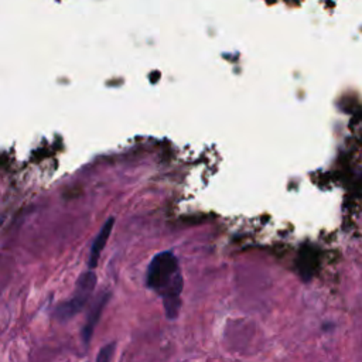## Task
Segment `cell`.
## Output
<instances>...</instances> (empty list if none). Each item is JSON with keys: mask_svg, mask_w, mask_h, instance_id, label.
I'll return each instance as SVG.
<instances>
[{"mask_svg": "<svg viewBox=\"0 0 362 362\" xmlns=\"http://www.w3.org/2000/svg\"><path fill=\"white\" fill-rule=\"evenodd\" d=\"M146 286L163 298L167 318L174 320L181 305L180 294L182 291V276L178 259L173 252L164 250L151 259L147 267Z\"/></svg>", "mask_w": 362, "mask_h": 362, "instance_id": "obj_1", "label": "cell"}, {"mask_svg": "<svg viewBox=\"0 0 362 362\" xmlns=\"http://www.w3.org/2000/svg\"><path fill=\"white\" fill-rule=\"evenodd\" d=\"M96 284V274L92 270H88L85 273H82L78 279L74 296L62 303L57 310H55V317L57 320L65 322L68 320H71L72 317H75L88 303L93 288Z\"/></svg>", "mask_w": 362, "mask_h": 362, "instance_id": "obj_2", "label": "cell"}, {"mask_svg": "<svg viewBox=\"0 0 362 362\" xmlns=\"http://www.w3.org/2000/svg\"><path fill=\"white\" fill-rule=\"evenodd\" d=\"M109 297H110L109 291H105V293H102V294L93 301V304L90 305V311H89V314H88L86 322H85V325H83V328H82V332H81L82 341H83L85 345H88V344L90 342V338H92V335H93L95 325L98 324L99 317H100V314H102V311H103V308H105V305H106Z\"/></svg>", "mask_w": 362, "mask_h": 362, "instance_id": "obj_3", "label": "cell"}, {"mask_svg": "<svg viewBox=\"0 0 362 362\" xmlns=\"http://www.w3.org/2000/svg\"><path fill=\"white\" fill-rule=\"evenodd\" d=\"M113 223H115V218H107V221L103 223V226L100 228L99 233L96 235V238L93 239V243L90 246V253H89V260H88V266L89 269H95L98 266V260H99V256L109 239V235L112 232V228H113Z\"/></svg>", "mask_w": 362, "mask_h": 362, "instance_id": "obj_4", "label": "cell"}, {"mask_svg": "<svg viewBox=\"0 0 362 362\" xmlns=\"http://www.w3.org/2000/svg\"><path fill=\"white\" fill-rule=\"evenodd\" d=\"M115 348H116V342H109L105 346H102L96 356V362H110L115 354Z\"/></svg>", "mask_w": 362, "mask_h": 362, "instance_id": "obj_5", "label": "cell"}, {"mask_svg": "<svg viewBox=\"0 0 362 362\" xmlns=\"http://www.w3.org/2000/svg\"><path fill=\"white\" fill-rule=\"evenodd\" d=\"M361 181H362V180H361Z\"/></svg>", "mask_w": 362, "mask_h": 362, "instance_id": "obj_6", "label": "cell"}]
</instances>
